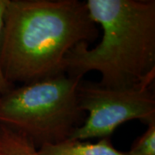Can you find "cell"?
<instances>
[{"label":"cell","mask_w":155,"mask_h":155,"mask_svg":"<svg viewBox=\"0 0 155 155\" xmlns=\"http://www.w3.org/2000/svg\"><path fill=\"white\" fill-rule=\"evenodd\" d=\"M99 29L85 2L7 0L0 45V67L8 82L24 84L63 72L67 53L91 44Z\"/></svg>","instance_id":"cell-1"},{"label":"cell","mask_w":155,"mask_h":155,"mask_svg":"<svg viewBox=\"0 0 155 155\" xmlns=\"http://www.w3.org/2000/svg\"><path fill=\"white\" fill-rule=\"evenodd\" d=\"M85 5L103 37L92 48L80 43L70 50L63 72L83 78L97 71L101 74L99 84L112 89L154 79V0H87Z\"/></svg>","instance_id":"cell-2"},{"label":"cell","mask_w":155,"mask_h":155,"mask_svg":"<svg viewBox=\"0 0 155 155\" xmlns=\"http://www.w3.org/2000/svg\"><path fill=\"white\" fill-rule=\"evenodd\" d=\"M81 79L61 72L15 85L0 96V124L26 137L37 149L69 139L86 118L78 98Z\"/></svg>","instance_id":"cell-3"},{"label":"cell","mask_w":155,"mask_h":155,"mask_svg":"<svg viewBox=\"0 0 155 155\" xmlns=\"http://www.w3.org/2000/svg\"><path fill=\"white\" fill-rule=\"evenodd\" d=\"M77 91L86 118L69 139L110 138L124 122L137 119L148 125L155 122L154 79L124 89L107 88L98 82L81 79Z\"/></svg>","instance_id":"cell-4"},{"label":"cell","mask_w":155,"mask_h":155,"mask_svg":"<svg viewBox=\"0 0 155 155\" xmlns=\"http://www.w3.org/2000/svg\"><path fill=\"white\" fill-rule=\"evenodd\" d=\"M39 155H129L113 146L110 137L97 142L67 139L57 144H47L38 149Z\"/></svg>","instance_id":"cell-5"},{"label":"cell","mask_w":155,"mask_h":155,"mask_svg":"<svg viewBox=\"0 0 155 155\" xmlns=\"http://www.w3.org/2000/svg\"><path fill=\"white\" fill-rule=\"evenodd\" d=\"M0 155H39L32 142L8 127L0 124Z\"/></svg>","instance_id":"cell-6"},{"label":"cell","mask_w":155,"mask_h":155,"mask_svg":"<svg viewBox=\"0 0 155 155\" xmlns=\"http://www.w3.org/2000/svg\"><path fill=\"white\" fill-rule=\"evenodd\" d=\"M129 155H155V122L147 125L145 133L134 140Z\"/></svg>","instance_id":"cell-7"},{"label":"cell","mask_w":155,"mask_h":155,"mask_svg":"<svg viewBox=\"0 0 155 155\" xmlns=\"http://www.w3.org/2000/svg\"><path fill=\"white\" fill-rule=\"evenodd\" d=\"M6 5H7V0H0V45H1V37H2V31L4 26V15H5ZM15 85H13L12 84L6 80L0 67V96L8 92Z\"/></svg>","instance_id":"cell-8"}]
</instances>
